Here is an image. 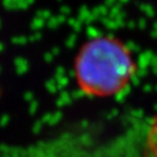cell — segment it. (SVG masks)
I'll use <instances>...</instances> for the list:
<instances>
[{"instance_id": "cell-1", "label": "cell", "mask_w": 157, "mask_h": 157, "mask_svg": "<svg viewBox=\"0 0 157 157\" xmlns=\"http://www.w3.org/2000/svg\"><path fill=\"white\" fill-rule=\"evenodd\" d=\"M134 59L128 48L112 36H97L79 50L75 73L86 94L108 97L124 90L133 78Z\"/></svg>"}, {"instance_id": "cell-2", "label": "cell", "mask_w": 157, "mask_h": 157, "mask_svg": "<svg viewBox=\"0 0 157 157\" xmlns=\"http://www.w3.org/2000/svg\"><path fill=\"white\" fill-rule=\"evenodd\" d=\"M141 157H157V113L151 119L146 132Z\"/></svg>"}]
</instances>
